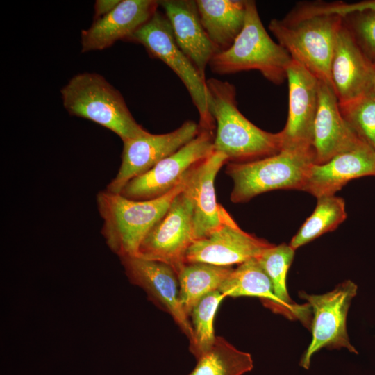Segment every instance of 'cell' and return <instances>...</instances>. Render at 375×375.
Returning a JSON list of instances; mask_svg holds the SVG:
<instances>
[{
	"instance_id": "cell-16",
	"label": "cell",
	"mask_w": 375,
	"mask_h": 375,
	"mask_svg": "<svg viewBox=\"0 0 375 375\" xmlns=\"http://www.w3.org/2000/svg\"><path fill=\"white\" fill-rule=\"evenodd\" d=\"M228 162L226 155L214 151L187 173L183 191L192 206L195 240L204 238L218 229L228 214L217 203L215 188L218 172Z\"/></svg>"
},
{
	"instance_id": "cell-20",
	"label": "cell",
	"mask_w": 375,
	"mask_h": 375,
	"mask_svg": "<svg viewBox=\"0 0 375 375\" xmlns=\"http://www.w3.org/2000/svg\"><path fill=\"white\" fill-rule=\"evenodd\" d=\"M158 3L170 24L177 45L206 78V68L219 51L202 26L196 1L162 0Z\"/></svg>"
},
{
	"instance_id": "cell-12",
	"label": "cell",
	"mask_w": 375,
	"mask_h": 375,
	"mask_svg": "<svg viewBox=\"0 0 375 375\" xmlns=\"http://www.w3.org/2000/svg\"><path fill=\"white\" fill-rule=\"evenodd\" d=\"M120 260L131 283L142 288L149 299L172 317L191 345L193 329L180 301L178 278L175 271L164 262L139 256L124 257Z\"/></svg>"
},
{
	"instance_id": "cell-28",
	"label": "cell",
	"mask_w": 375,
	"mask_h": 375,
	"mask_svg": "<svg viewBox=\"0 0 375 375\" xmlns=\"http://www.w3.org/2000/svg\"><path fill=\"white\" fill-rule=\"evenodd\" d=\"M340 109L361 140L375 151V89L352 102L340 105Z\"/></svg>"
},
{
	"instance_id": "cell-25",
	"label": "cell",
	"mask_w": 375,
	"mask_h": 375,
	"mask_svg": "<svg viewBox=\"0 0 375 375\" xmlns=\"http://www.w3.org/2000/svg\"><path fill=\"white\" fill-rule=\"evenodd\" d=\"M253 367L250 353L217 336L211 348L197 358L195 367L188 375H243Z\"/></svg>"
},
{
	"instance_id": "cell-8",
	"label": "cell",
	"mask_w": 375,
	"mask_h": 375,
	"mask_svg": "<svg viewBox=\"0 0 375 375\" xmlns=\"http://www.w3.org/2000/svg\"><path fill=\"white\" fill-rule=\"evenodd\" d=\"M357 290L356 284L347 280L325 294L299 292V296L307 301L312 312L310 324L312 339L301 357V367L309 369L312 356L322 348H346L351 353H358L351 344L347 331V313Z\"/></svg>"
},
{
	"instance_id": "cell-5",
	"label": "cell",
	"mask_w": 375,
	"mask_h": 375,
	"mask_svg": "<svg viewBox=\"0 0 375 375\" xmlns=\"http://www.w3.org/2000/svg\"><path fill=\"white\" fill-rule=\"evenodd\" d=\"M313 164L312 147H285L261 159L228 162L225 172L233 181L230 199L240 203L271 190H302Z\"/></svg>"
},
{
	"instance_id": "cell-23",
	"label": "cell",
	"mask_w": 375,
	"mask_h": 375,
	"mask_svg": "<svg viewBox=\"0 0 375 375\" xmlns=\"http://www.w3.org/2000/svg\"><path fill=\"white\" fill-rule=\"evenodd\" d=\"M294 251L290 244L282 243L266 249L258 258L261 267L268 276L278 301L306 326H310V308L308 303L299 305L290 297L286 278L288 269L294 256Z\"/></svg>"
},
{
	"instance_id": "cell-11",
	"label": "cell",
	"mask_w": 375,
	"mask_h": 375,
	"mask_svg": "<svg viewBox=\"0 0 375 375\" xmlns=\"http://www.w3.org/2000/svg\"><path fill=\"white\" fill-rule=\"evenodd\" d=\"M199 132V124L188 120L167 133L152 134L148 131L123 141L121 165L106 190L120 193L128 182L150 170L194 139Z\"/></svg>"
},
{
	"instance_id": "cell-1",
	"label": "cell",
	"mask_w": 375,
	"mask_h": 375,
	"mask_svg": "<svg viewBox=\"0 0 375 375\" xmlns=\"http://www.w3.org/2000/svg\"><path fill=\"white\" fill-rule=\"evenodd\" d=\"M342 17L322 11L317 1L298 3L269 29L290 54L319 81L332 88L330 67Z\"/></svg>"
},
{
	"instance_id": "cell-31",
	"label": "cell",
	"mask_w": 375,
	"mask_h": 375,
	"mask_svg": "<svg viewBox=\"0 0 375 375\" xmlns=\"http://www.w3.org/2000/svg\"><path fill=\"white\" fill-rule=\"evenodd\" d=\"M120 2L119 0H98L94 4L95 19L100 18L113 10Z\"/></svg>"
},
{
	"instance_id": "cell-7",
	"label": "cell",
	"mask_w": 375,
	"mask_h": 375,
	"mask_svg": "<svg viewBox=\"0 0 375 375\" xmlns=\"http://www.w3.org/2000/svg\"><path fill=\"white\" fill-rule=\"evenodd\" d=\"M129 41L143 45L152 57L162 60L178 76L197 109L200 130L215 133V122L208 106L206 79L177 45L165 14L157 10Z\"/></svg>"
},
{
	"instance_id": "cell-3",
	"label": "cell",
	"mask_w": 375,
	"mask_h": 375,
	"mask_svg": "<svg viewBox=\"0 0 375 375\" xmlns=\"http://www.w3.org/2000/svg\"><path fill=\"white\" fill-rule=\"evenodd\" d=\"M186 175L169 192L155 199L133 200L106 189L97 193V209L103 219L101 234L109 249L119 258L138 256L147 235L184 190Z\"/></svg>"
},
{
	"instance_id": "cell-19",
	"label": "cell",
	"mask_w": 375,
	"mask_h": 375,
	"mask_svg": "<svg viewBox=\"0 0 375 375\" xmlns=\"http://www.w3.org/2000/svg\"><path fill=\"white\" fill-rule=\"evenodd\" d=\"M367 176H375V151L365 144L324 164H313L302 190L317 199L333 196L351 180Z\"/></svg>"
},
{
	"instance_id": "cell-26",
	"label": "cell",
	"mask_w": 375,
	"mask_h": 375,
	"mask_svg": "<svg viewBox=\"0 0 375 375\" xmlns=\"http://www.w3.org/2000/svg\"><path fill=\"white\" fill-rule=\"evenodd\" d=\"M346 218L345 202L342 198L335 195L318 198L313 212L292 238L290 246L296 250L335 230Z\"/></svg>"
},
{
	"instance_id": "cell-21",
	"label": "cell",
	"mask_w": 375,
	"mask_h": 375,
	"mask_svg": "<svg viewBox=\"0 0 375 375\" xmlns=\"http://www.w3.org/2000/svg\"><path fill=\"white\" fill-rule=\"evenodd\" d=\"M196 3L210 40L219 52L228 49L244 27L246 0H196Z\"/></svg>"
},
{
	"instance_id": "cell-13",
	"label": "cell",
	"mask_w": 375,
	"mask_h": 375,
	"mask_svg": "<svg viewBox=\"0 0 375 375\" xmlns=\"http://www.w3.org/2000/svg\"><path fill=\"white\" fill-rule=\"evenodd\" d=\"M273 245L242 230L228 213L218 229L193 242L187 251L185 262L232 267L258 258Z\"/></svg>"
},
{
	"instance_id": "cell-2",
	"label": "cell",
	"mask_w": 375,
	"mask_h": 375,
	"mask_svg": "<svg viewBox=\"0 0 375 375\" xmlns=\"http://www.w3.org/2000/svg\"><path fill=\"white\" fill-rule=\"evenodd\" d=\"M208 106L215 122L214 151L226 155L228 162H247L278 153L282 135L264 131L239 110L235 87L215 78L206 80Z\"/></svg>"
},
{
	"instance_id": "cell-14",
	"label": "cell",
	"mask_w": 375,
	"mask_h": 375,
	"mask_svg": "<svg viewBox=\"0 0 375 375\" xmlns=\"http://www.w3.org/2000/svg\"><path fill=\"white\" fill-rule=\"evenodd\" d=\"M287 80L289 108L287 122L281 131L283 148L312 147L319 80L293 60L288 69Z\"/></svg>"
},
{
	"instance_id": "cell-17",
	"label": "cell",
	"mask_w": 375,
	"mask_h": 375,
	"mask_svg": "<svg viewBox=\"0 0 375 375\" xmlns=\"http://www.w3.org/2000/svg\"><path fill=\"white\" fill-rule=\"evenodd\" d=\"M365 144L343 117L333 88L319 81L312 140L315 164H324L339 153Z\"/></svg>"
},
{
	"instance_id": "cell-9",
	"label": "cell",
	"mask_w": 375,
	"mask_h": 375,
	"mask_svg": "<svg viewBox=\"0 0 375 375\" xmlns=\"http://www.w3.org/2000/svg\"><path fill=\"white\" fill-rule=\"evenodd\" d=\"M214 136L215 133L200 130L194 139L178 151L128 182L119 194L136 201L155 199L167 194L189 170L215 151Z\"/></svg>"
},
{
	"instance_id": "cell-27",
	"label": "cell",
	"mask_w": 375,
	"mask_h": 375,
	"mask_svg": "<svg viewBox=\"0 0 375 375\" xmlns=\"http://www.w3.org/2000/svg\"><path fill=\"white\" fill-rule=\"evenodd\" d=\"M225 297L219 290L213 291L203 297L190 312L194 340L190 349L197 359L208 351L216 340L214 319Z\"/></svg>"
},
{
	"instance_id": "cell-6",
	"label": "cell",
	"mask_w": 375,
	"mask_h": 375,
	"mask_svg": "<svg viewBox=\"0 0 375 375\" xmlns=\"http://www.w3.org/2000/svg\"><path fill=\"white\" fill-rule=\"evenodd\" d=\"M60 93L63 106L70 115L109 129L122 141L148 132L133 117L121 93L98 74L84 72L74 76Z\"/></svg>"
},
{
	"instance_id": "cell-30",
	"label": "cell",
	"mask_w": 375,
	"mask_h": 375,
	"mask_svg": "<svg viewBox=\"0 0 375 375\" xmlns=\"http://www.w3.org/2000/svg\"><path fill=\"white\" fill-rule=\"evenodd\" d=\"M321 8L325 12L344 17L348 14L356 12L375 10V0H367L356 3L322 1L321 3Z\"/></svg>"
},
{
	"instance_id": "cell-22",
	"label": "cell",
	"mask_w": 375,
	"mask_h": 375,
	"mask_svg": "<svg viewBox=\"0 0 375 375\" xmlns=\"http://www.w3.org/2000/svg\"><path fill=\"white\" fill-rule=\"evenodd\" d=\"M219 291L226 297H258L272 311L294 319L293 315L275 296L272 283L257 258L251 259L233 268Z\"/></svg>"
},
{
	"instance_id": "cell-29",
	"label": "cell",
	"mask_w": 375,
	"mask_h": 375,
	"mask_svg": "<svg viewBox=\"0 0 375 375\" xmlns=\"http://www.w3.org/2000/svg\"><path fill=\"white\" fill-rule=\"evenodd\" d=\"M342 19L360 49L375 65V10L352 12Z\"/></svg>"
},
{
	"instance_id": "cell-4",
	"label": "cell",
	"mask_w": 375,
	"mask_h": 375,
	"mask_svg": "<svg viewBox=\"0 0 375 375\" xmlns=\"http://www.w3.org/2000/svg\"><path fill=\"white\" fill-rule=\"evenodd\" d=\"M292 61L288 52L265 30L256 2L246 0L242 31L228 49L214 56L208 65L220 75L257 70L269 81L280 85L287 79Z\"/></svg>"
},
{
	"instance_id": "cell-24",
	"label": "cell",
	"mask_w": 375,
	"mask_h": 375,
	"mask_svg": "<svg viewBox=\"0 0 375 375\" xmlns=\"http://www.w3.org/2000/svg\"><path fill=\"white\" fill-rule=\"evenodd\" d=\"M233 269L232 267L203 262L185 264L178 278L180 301L188 317L192 308L203 297L219 290Z\"/></svg>"
},
{
	"instance_id": "cell-15",
	"label": "cell",
	"mask_w": 375,
	"mask_h": 375,
	"mask_svg": "<svg viewBox=\"0 0 375 375\" xmlns=\"http://www.w3.org/2000/svg\"><path fill=\"white\" fill-rule=\"evenodd\" d=\"M330 74L340 105L352 102L375 89V65L360 49L343 22L337 35Z\"/></svg>"
},
{
	"instance_id": "cell-18",
	"label": "cell",
	"mask_w": 375,
	"mask_h": 375,
	"mask_svg": "<svg viewBox=\"0 0 375 375\" xmlns=\"http://www.w3.org/2000/svg\"><path fill=\"white\" fill-rule=\"evenodd\" d=\"M158 1L122 0L107 15L95 19L81 34V51L103 50L133 33L158 10Z\"/></svg>"
},
{
	"instance_id": "cell-10",
	"label": "cell",
	"mask_w": 375,
	"mask_h": 375,
	"mask_svg": "<svg viewBox=\"0 0 375 375\" xmlns=\"http://www.w3.org/2000/svg\"><path fill=\"white\" fill-rule=\"evenodd\" d=\"M183 190L147 235L138 254L140 258L169 265L177 276L186 264L188 250L195 241L192 206Z\"/></svg>"
}]
</instances>
